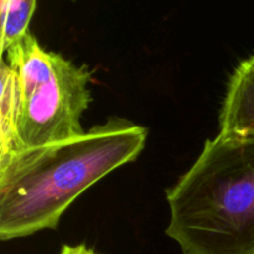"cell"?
Returning a JSON list of instances; mask_svg holds the SVG:
<instances>
[{
    "instance_id": "obj_1",
    "label": "cell",
    "mask_w": 254,
    "mask_h": 254,
    "mask_svg": "<svg viewBox=\"0 0 254 254\" xmlns=\"http://www.w3.org/2000/svg\"><path fill=\"white\" fill-rule=\"evenodd\" d=\"M146 139L145 127L112 118L74 138L1 156V241L56 230L83 191L139 158Z\"/></svg>"
},
{
    "instance_id": "obj_2",
    "label": "cell",
    "mask_w": 254,
    "mask_h": 254,
    "mask_svg": "<svg viewBox=\"0 0 254 254\" xmlns=\"http://www.w3.org/2000/svg\"><path fill=\"white\" fill-rule=\"evenodd\" d=\"M166 200L183 254H254V136L206 140Z\"/></svg>"
},
{
    "instance_id": "obj_3",
    "label": "cell",
    "mask_w": 254,
    "mask_h": 254,
    "mask_svg": "<svg viewBox=\"0 0 254 254\" xmlns=\"http://www.w3.org/2000/svg\"><path fill=\"white\" fill-rule=\"evenodd\" d=\"M6 54L16 86L14 151L83 134L81 119L92 101L88 67L44 50L30 31Z\"/></svg>"
},
{
    "instance_id": "obj_4",
    "label": "cell",
    "mask_w": 254,
    "mask_h": 254,
    "mask_svg": "<svg viewBox=\"0 0 254 254\" xmlns=\"http://www.w3.org/2000/svg\"><path fill=\"white\" fill-rule=\"evenodd\" d=\"M220 133L254 136V54L241 62L231 76L220 114Z\"/></svg>"
},
{
    "instance_id": "obj_5",
    "label": "cell",
    "mask_w": 254,
    "mask_h": 254,
    "mask_svg": "<svg viewBox=\"0 0 254 254\" xmlns=\"http://www.w3.org/2000/svg\"><path fill=\"white\" fill-rule=\"evenodd\" d=\"M16 86L15 73L9 64L1 61V98H0V158L14 151Z\"/></svg>"
},
{
    "instance_id": "obj_6",
    "label": "cell",
    "mask_w": 254,
    "mask_h": 254,
    "mask_svg": "<svg viewBox=\"0 0 254 254\" xmlns=\"http://www.w3.org/2000/svg\"><path fill=\"white\" fill-rule=\"evenodd\" d=\"M35 9L36 0H6V2L0 6L1 54H5L15 42L29 32V25Z\"/></svg>"
},
{
    "instance_id": "obj_7",
    "label": "cell",
    "mask_w": 254,
    "mask_h": 254,
    "mask_svg": "<svg viewBox=\"0 0 254 254\" xmlns=\"http://www.w3.org/2000/svg\"><path fill=\"white\" fill-rule=\"evenodd\" d=\"M60 254H99V253H97L96 251L87 247L86 245L82 243V245H77V246L64 245L62 246Z\"/></svg>"
},
{
    "instance_id": "obj_8",
    "label": "cell",
    "mask_w": 254,
    "mask_h": 254,
    "mask_svg": "<svg viewBox=\"0 0 254 254\" xmlns=\"http://www.w3.org/2000/svg\"><path fill=\"white\" fill-rule=\"evenodd\" d=\"M5 2H6V0H0V6H1V5H4Z\"/></svg>"
},
{
    "instance_id": "obj_9",
    "label": "cell",
    "mask_w": 254,
    "mask_h": 254,
    "mask_svg": "<svg viewBox=\"0 0 254 254\" xmlns=\"http://www.w3.org/2000/svg\"><path fill=\"white\" fill-rule=\"evenodd\" d=\"M72 1H76V0H72Z\"/></svg>"
}]
</instances>
